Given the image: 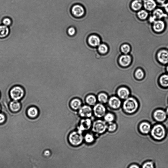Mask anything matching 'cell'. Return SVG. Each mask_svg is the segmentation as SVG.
I'll use <instances>...</instances> for the list:
<instances>
[{
    "label": "cell",
    "instance_id": "cell-1",
    "mask_svg": "<svg viewBox=\"0 0 168 168\" xmlns=\"http://www.w3.org/2000/svg\"><path fill=\"white\" fill-rule=\"evenodd\" d=\"M166 131L165 128L161 125L155 126L151 131L153 138L157 141L163 140L165 137Z\"/></svg>",
    "mask_w": 168,
    "mask_h": 168
},
{
    "label": "cell",
    "instance_id": "cell-2",
    "mask_svg": "<svg viewBox=\"0 0 168 168\" xmlns=\"http://www.w3.org/2000/svg\"><path fill=\"white\" fill-rule=\"evenodd\" d=\"M83 137L82 133L79 131L71 132L68 136L70 144L73 146H77L81 145L82 143Z\"/></svg>",
    "mask_w": 168,
    "mask_h": 168
},
{
    "label": "cell",
    "instance_id": "cell-3",
    "mask_svg": "<svg viewBox=\"0 0 168 168\" xmlns=\"http://www.w3.org/2000/svg\"><path fill=\"white\" fill-rule=\"evenodd\" d=\"M138 108L137 101L133 98H128L124 103L123 108L125 111L128 113L134 112L136 111Z\"/></svg>",
    "mask_w": 168,
    "mask_h": 168
},
{
    "label": "cell",
    "instance_id": "cell-4",
    "mask_svg": "<svg viewBox=\"0 0 168 168\" xmlns=\"http://www.w3.org/2000/svg\"><path fill=\"white\" fill-rule=\"evenodd\" d=\"M71 13L77 18L83 17L86 14V10L84 6L80 4H75L73 5L71 9Z\"/></svg>",
    "mask_w": 168,
    "mask_h": 168
},
{
    "label": "cell",
    "instance_id": "cell-5",
    "mask_svg": "<svg viewBox=\"0 0 168 168\" xmlns=\"http://www.w3.org/2000/svg\"><path fill=\"white\" fill-rule=\"evenodd\" d=\"M92 128L93 132L98 134H101L106 131L107 128V126L105 121L98 120L93 122Z\"/></svg>",
    "mask_w": 168,
    "mask_h": 168
},
{
    "label": "cell",
    "instance_id": "cell-6",
    "mask_svg": "<svg viewBox=\"0 0 168 168\" xmlns=\"http://www.w3.org/2000/svg\"><path fill=\"white\" fill-rule=\"evenodd\" d=\"M10 94L11 98L13 100L18 101L23 97L24 95V91L22 87L17 86L11 89Z\"/></svg>",
    "mask_w": 168,
    "mask_h": 168
},
{
    "label": "cell",
    "instance_id": "cell-7",
    "mask_svg": "<svg viewBox=\"0 0 168 168\" xmlns=\"http://www.w3.org/2000/svg\"><path fill=\"white\" fill-rule=\"evenodd\" d=\"M93 113V109L88 105L82 106L79 110V114L83 118H89L91 117Z\"/></svg>",
    "mask_w": 168,
    "mask_h": 168
},
{
    "label": "cell",
    "instance_id": "cell-8",
    "mask_svg": "<svg viewBox=\"0 0 168 168\" xmlns=\"http://www.w3.org/2000/svg\"><path fill=\"white\" fill-rule=\"evenodd\" d=\"M93 111L95 117L100 118L106 115V109L105 106L102 103H99L94 106Z\"/></svg>",
    "mask_w": 168,
    "mask_h": 168
},
{
    "label": "cell",
    "instance_id": "cell-9",
    "mask_svg": "<svg viewBox=\"0 0 168 168\" xmlns=\"http://www.w3.org/2000/svg\"><path fill=\"white\" fill-rule=\"evenodd\" d=\"M88 44L92 47H97L101 44V39L98 35L93 34L90 35L87 40Z\"/></svg>",
    "mask_w": 168,
    "mask_h": 168
},
{
    "label": "cell",
    "instance_id": "cell-10",
    "mask_svg": "<svg viewBox=\"0 0 168 168\" xmlns=\"http://www.w3.org/2000/svg\"><path fill=\"white\" fill-rule=\"evenodd\" d=\"M92 125V123L91 120L89 118H84L80 122L78 131L82 133L83 131L89 130Z\"/></svg>",
    "mask_w": 168,
    "mask_h": 168
},
{
    "label": "cell",
    "instance_id": "cell-11",
    "mask_svg": "<svg viewBox=\"0 0 168 168\" xmlns=\"http://www.w3.org/2000/svg\"><path fill=\"white\" fill-rule=\"evenodd\" d=\"M159 61L163 64L168 63V51L162 50L159 52L157 55Z\"/></svg>",
    "mask_w": 168,
    "mask_h": 168
},
{
    "label": "cell",
    "instance_id": "cell-12",
    "mask_svg": "<svg viewBox=\"0 0 168 168\" xmlns=\"http://www.w3.org/2000/svg\"><path fill=\"white\" fill-rule=\"evenodd\" d=\"M10 30L9 27L2 24L0 25V39H5L8 37Z\"/></svg>",
    "mask_w": 168,
    "mask_h": 168
},
{
    "label": "cell",
    "instance_id": "cell-13",
    "mask_svg": "<svg viewBox=\"0 0 168 168\" xmlns=\"http://www.w3.org/2000/svg\"><path fill=\"white\" fill-rule=\"evenodd\" d=\"M166 113L162 110H158L155 112L154 116L155 119L159 121H163L166 118Z\"/></svg>",
    "mask_w": 168,
    "mask_h": 168
},
{
    "label": "cell",
    "instance_id": "cell-14",
    "mask_svg": "<svg viewBox=\"0 0 168 168\" xmlns=\"http://www.w3.org/2000/svg\"><path fill=\"white\" fill-rule=\"evenodd\" d=\"M131 61V57L129 55H125L121 56L119 60L121 65L124 67H127L130 65Z\"/></svg>",
    "mask_w": 168,
    "mask_h": 168
},
{
    "label": "cell",
    "instance_id": "cell-15",
    "mask_svg": "<svg viewBox=\"0 0 168 168\" xmlns=\"http://www.w3.org/2000/svg\"><path fill=\"white\" fill-rule=\"evenodd\" d=\"M167 17L166 14L164 13L162 10L157 9L155 10L153 12V16L151 18L150 20L151 22H154L155 19H161V18Z\"/></svg>",
    "mask_w": 168,
    "mask_h": 168
},
{
    "label": "cell",
    "instance_id": "cell-16",
    "mask_svg": "<svg viewBox=\"0 0 168 168\" xmlns=\"http://www.w3.org/2000/svg\"><path fill=\"white\" fill-rule=\"evenodd\" d=\"M108 102L109 106L115 109L119 108L121 104L120 100L116 96L112 97L109 99Z\"/></svg>",
    "mask_w": 168,
    "mask_h": 168
},
{
    "label": "cell",
    "instance_id": "cell-17",
    "mask_svg": "<svg viewBox=\"0 0 168 168\" xmlns=\"http://www.w3.org/2000/svg\"><path fill=\"white\" fill-rule=\"evenodd\" d=\"M82 102L78 98L73 99L70 102L71 108L74 111L78 110L82 106Z\"/></svg>",
    "mask_w": 168,
    "mask_h": 168
},
{
    "label": "cell",
    "instance_id": "cell-18",
    "mask_svg": "<svg viewBox=\"0 0 168 168\" xmlns=\"http://www.w3.org/2000/svg\"><path fill=\"white\" fill-rule=\"evenodd\" d=\"M118 95L122 99H127L130 95L129 90L126 88L121 87L119 89L118 91Z\"/></svg>",
    "mask_w": 168,
    "mask_h": 168
},
{
    "label": "cell",
    "instance_id": "cell-19",
    "mask_svg": "<svg viewBox=\"0 0 168 168\" xmlns=\"http://www.w3.org/2000/svg\"><path fill=\"white\" fill-rule=\"evenodd\" d=\"M9 107L12 111L14 112H17L21 109V103L18 101L13 100L10 102Z\"/></svg>",
    "mask_w": 168,
    "mask_h": 168
},
{
    "label": "cell",
    "instance_id": "cell-20",
    "mask_svg": "<svg viewBox=\"0 0 168 168\" xmlns=\"http://www.w3.org/2000/svg\"><path fill=\"white\" fill-rule=\"evenodd\" d=\"M165 27L164 22L160 20L155 21L154 23L153 28L155 31L157 32L162 31Z\"/></svg>",
    "mask_w": 168,
    "mask_h": 168
},
{
    "label": "cell",
    "instance_id": "cell-21",
    "mask_svg": "<svg viewBox=\"0 0 168 168\" xmlns=\"http://www.w3.org/2000/svg\"><path fill=\"white\" fill-rule=\"evenodd\" d=\"M151 130V125L147 122L142 123L140 126V130L142 133L147 134L149 133Z\"/></svg>",
    "mask_w": 168,
    "mask_h": 168
},
{
    "label": "cell",
    "instance_id": "cell-22",
    "mask_svg": "<svg viewBox=\"0 0 168 168\" xmlns=\"http://www.w3.org/2000/svg\"><path fill=\"white\" fill-rule=\"evenodd\" d=\"M156 3L153 0H146L144 2L145 8L148 11H152L156 7Z\"/></svg>",
    "mask_w": 168,
    "mask_h": 168
},
{
    "label": "cell",
    "instance_id": "cell-23",
    "mask_svg": "<svg viewBox=\"0 0 168 168\" xmlns=\"http://www.w3.org/2000/svg\"><path fill=\"white\" fill-rule=\"evenodd\" d=\"M97 99L96 96L93 94L87 95L86 98V101L88 105L93 106L95 105Z\"/></svg>",
    "mask_w": 168,
    "mask_h": 168
},
{
    "label": "cell",
    "instance_id": "cell-24",
    "mask_svg": "<svg viewBox=\"0 0 168 168\" xmlns=\"http://www.w3.org/2000/svg\"><path fill=\"white\" fill-rule=\"evenodd\" d=\"M27 113L29 117L33 118H35L37 117L38 115V110L35 107H31L28 109Z\"/></svg>",
    "mask_w": 168,
    "mask_h": 168
},
{
    "label": "cell",
    "instance_id": "cell-25",
    "mask_svg": "<svg viewBox=\"0 0 168 168\" xmlns=\"http://www.w3.org/2000/svg\"><path fill=\"white\" fill-rule=\"evenodd\" d=\"M97 48L99 53L101 55H105L108 51V47L105 43H101Z\"/></svg>",
    "mask_w": 168,
    "mask_h": 168
},
{
    "label": "cell",
    "instance_id": "cell-26",
    "mask_svg": "<svg viewBox=\"0 0 168 168\" xmlns=\"http://www.w3.org/2000/svg\"><path fill=\"white\" fill-rule=\"evenodd\" d=\"M142 6V3L140 0H135L133 1L131 4L132 9L135 11H138L140 9Z\"/></svg>",
    "mask_w": 168,
    "mask_h": 168
},
{
    "label": "cell",
    "instance_id": "cell-27",
    "mask_svg": "<svg viewBox=\"0 0 168 168\" xmlns=\"http://www.w3.org/2000/svg\"><path fill=\"white\" fill-rule=\"evenodd\" d=\"M98 100L100 103H105L108 101V96L105 93H100L98 96Z\"/></svg>",
    "mask_w": 168,
    "mask_h": 168
},
{
    "label": "cell",
    "instance_id": "cell-28",
    "mask_svg": "<svg viewBox=\"0 0 168 168\" xmlns=\"http://www.w3.org/2000/svg\"><path fill=\"white\" fill-rule=\"evenodd\" d=\"M161 85L163 86H168V75L165 74L161 76L160 79Z\"/></svg>",
    "mask_w": 168,
    "mask_h": 168
},
{
    "label": "cell",
    "instance_id": "cell-29",
    "mask_svg": "<svg viewBox=\"0 0 168 168\" xmlns=\"http://www.w3.org/2000/svg\"><path fill=\"white\" fill-rule=\"evenodd\" d=\"M2 24L10 27L12 24V19L9 17H4L2 21Z\"/></svg>",
    "mask_w": 168,
    "mask_h": 168
},
{
    "label": "cell",
    "instance_id": "cell-30",
    "mask_svg": "<svg viewBox=\"0 0 168 168\" xmlns=\"http://www.w3.org/2000/svg\"><path fill=\"white\" fill-rule=\"evenodd\" d=\"M85 140L87 143L91 144L94 141L95 139L92 134L88 133L85 135Z\"/></svg>",
    "mask_w": 168,
    "mask_h": 168
},
{
    "label": "cell",
    "instance_id": "cell-31",
    "mask_svg": "<svg viewBox=\"0 0 168 168\" xmlns=\"http://www.w3.org/2000/svg\"><path fill=\"white\" fill-rule=\"evenodd\" d=\"M138 16L142 20H144L148 16V13L144 10H141L138 13Z\"/></svg>",
    "mask_w": 168,
    "mask_h": 168
},
{
    "label": "cell",
    "instance_id": "cell-32",
    "mask_svg": "<svg viewBox=\"0 0 168 168\" xmlns=\"http://www.w3.org/2000/svg\"><path fill=\"white\" fill-rule=\"evenodd\" d=\"M121 50L122 53L127 54L130 52L131 47L129 45L126 44H124L121 47Z\"/></svg>",
    "mask_w": 168,
    "mask_h": 168
},
{
    "label": "cell",
    "instance_id": "cell-33",
    "mask_svg": "<svg viewBox=\"0 0 168 168\" xmlns=\"http://www.w3.org/2000/svg\"><path fill=\"white\" fill-rule=\"evenodd\" d=\"M104 119L106 122L110 123L114 120V116L113 114L108 113L105 115Z\"/></svg>",
    "mask_w": 168,
    "mask_h": 168
},
{
    "label": "cell",
    "instance_id": "cell-34",
    "mask_svg": "<svg viewBox=\"0 0 168 168\" xmlns=\"http://www.w3.org/2000/svg\"><path fill=\"white\" fill-rule=\"evenodd\" d=\"M144 75V73L143 70L140 69H137L135 73V77L138 79L143 78Z\"/></svg>",
    "mask_w": 168,
    "mask_h": 168
},
{
    "label": "cell",
    "instance_id": "cell-35",
    "mask_svg": "<svg viewBox=\"0 0 168 168\" xmlns=\"http://www.w3.org/2000/svg\"><path fill=\"white\" fill-rule=\"evenodd\" d=\"M142 168H154V164L151 161H146L142 166Z\"/></svg>",
    "mask_w": 168,
    "mask_h": 168
},
{
    "label": "cell",
    "instance_id": "cell-36",
    "mask_svg": "<svg viewBox=\"0 0 168 168\" xmlns=\"http://www.w3.org/2000/svg\"><path fill=\"white\" fill-rule=\"evenodd\" d=\"M76 30L75 28L73 27H69L67 30V33L70 36H73L76 34Z\"/></svg>",
    "mask_w": 168,
    "mask_h": 168
},
{
    "label": "cell",
    "instance_id": "cell-37",
    "mask_svg": "<svg viewBox=\"0 0 168 168\" xmlns=\"http://www.w3.org/2000/svg\"><path fill=\"white\" fill-rule=\"evenodd\" d=\"M116 128L117 125L115 124L112 122L109 123V125L107 126V129L109 131L113 132L116 130Z\"/></svg>",
    "mask_w": 168,
    "mask_h": 168
},
{
    "label": "cell",
    "instance_id": "cell-38",
    "mask_svg": "<svg viewBox=\"0 0 168 168\" xmlns=\"http://www.w3.org/2000/svg\"><path fill=\"white\" fill-rule=\"evenodd\" d=\"M6 120L5 115L2 113H0V124H2Z\"/></svg>",
    "mask_w": 168,
    "mask_h": 168
},
{
    "label": "cell",
    "instance_id": "cell-39",
    "mask_svg": "<svg viewBox=\"0 0 168 168\" xmlns=\"http://www.w3.org/2000/svg\"><path fill=\"white\" fill-rule=\"evenodd\" d=\"M128 168H140V167L137 164H133L131 165Z\"/></svg>",
    "mask_w": 168,
    "mask_h": 168
},
{
    "label": "cell",
    "instance_id": "cell-40",
    "mask_svg": "<svg viewBox=\"0 0 168 168\" xmlns=\"http://www.w3.org/2000/svg\"><path fill=\"white\" fill-rule=\"evenodd\" d=\"M163 6L165 8V10L168 13V2L166 4H164Z\"/></svg>",
    "mask_w": 168,
    "mask_h": 168
},
{
    "label": "cell",
    "instance_id": "cell-41",
    "mask_svg": "<svg viewBox=\"0 0 168 168\" xmlns=\"http://www.w3.org/2000/svg\"><path fill=\"white\" fill-rule=\"evenodd\" d=\"M157 1L158 2L164 4L166 0H157Z\"/></svg>",
    "mask_w": 168,
    "mask_h": 168
},
{
    "label": "cell",
    "instance_id": "cell-42",
    "mask_svg": "<svg viewBox=\"0 0 168 168\" xmlns=\"http://www.w3.org/2000/svg\"><path fill=\"white\" fill-rule=\"evenodd\" d=\"M49 152V151H45V155H46V156H48L49 154H48V153Z\"/></svg>",
    "mask_w": 168,
    "mask_h": 168
},
{
    "label": "cell",
    "instance_id": "cell-43",
    "mask_svg": "<svg viewBox=\"0 0 168 168\" xmlns=\"http://www.w3.org/2000/svg\"><path fill=\"white\" fill-rule=\"evenodd\" d=\"M166 114H167V115L168 116V107L167 108L166 110Z\"/></svg>",
    "mask_w": 168,
    "mask_h": 168
},
{
    "label": "cell",
    "instance_id": "cell-44",
    "mask_svg": "<svg viewBox=\"0 0 168 168\" xmlns=\"http://www.w3.org/2000/svg\"><path fill=\"white\" fill-rule=\"evenodd\" d=\"M166 70L167 71V72H168V65L166 67Z\"/></svg>",
    "mask_w": 168,
    "mask_h": 168
},
{
    "label": "cell",
    "instance_id": "cell-45",
    "mask_svg": "<svg viewBox=\"0 0 168 168\" xmlns=\"http://www.w3.org/2000/svg\"><path fill=\"white\" fill-rule=\"evenodd\" d=\"M29 1H28V0L27 2H26V3L25 4H28V2L29 3Z\"/></svg>",
    "mask_w": 168,
    "mask_h": 168
},
{
    "label": "cell",
    "instance_id": "cell-46",
    "mask_svg": "<svg viewBox=\"0 0 168 168\" xmlns=\"http://www.w3.org/2000/svg\"><path fill=\"white\" fill-rule=\"evenodd\" d=\"M1 110V106H0V111Z\"/></svg>",
    "mask_w": 168,
    "mask_h": 168
},
{
    "label": "cell",
    "instance_id": "cell-47",
    "mask_svg": "<svg viewBox=\"0 0 168 168\" xmlns=\"http://www.w3.org/2000/svg\"><path fill=\"white\" fill-rule=\"evenodd\" d=\"M0 96H1V94H0Z\"/></svg>",
    "mask_w": 168,
    "mask_h": 168
}]
</instances>
